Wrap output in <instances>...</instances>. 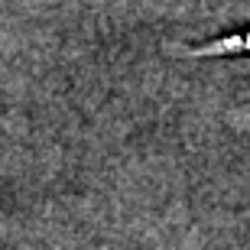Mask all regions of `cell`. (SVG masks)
Returning <instances> with one entry per match:
<instances>
[{
    "instance_id": "6da1fadb",
    "label": "cell",
    "mask_w": 250,
    "mask_h": 250,
    "mask_svg": "<svg viewBox=\"0 0 250 250\" xmlns=\"http://www.w3.org/2000/svg\"><path fill=\"white\" fill-rule=\"evenodd\" d=\"M182 56L192 59H221V56H250V29L241 33H228V36H218L211 42H202L195 49H186Z\"/></svg>"
}]
</instances>
